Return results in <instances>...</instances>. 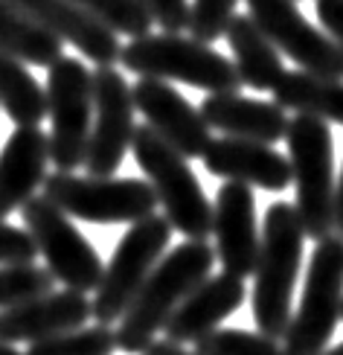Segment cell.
Wrapping results in <instances>:
<instances>
[{
	"label": "cell",
	"mask_w": 343,
	"mask_h": 355,
	"mask_svg": "<svg viewBox=\"0 0 343 355\" xmlns=\"http://www.w3.org/2000/svg\"><path fill=\"white\" fill-rule=\"evenodd\" d=\"M216 265V248L206 239H189L172 248L155 271L148 274L128 312L116 323V349L140 355L163 332L172 312L186 300L192 288H198L210 277Z\"/></svg>",
	"instance_id": "6da1fadb"
},
{
	"label": "cell",
	"mask_w": 343,
	"mask_h": 355,
	"mask_svg": "<svg viewBox=\"0 0 343 355\" xmlns=\"http://www.w3.org/2000/svg\"><path fill=\"white\" fill-rule=\"evenodd\" d=\"M306 230L294 204L274 201L265 213L259 259L253 271V320L267 338H285L291 323L294 286L303 268Z\"/></svg>",
	"instance_id": "7a4b0ae2"
},
{
	"label": "cell",
	"mask_w": 343,
	"mask_h": 355,
	"mask_svg": "<svg viewBox=\"0 0 343 355\" xmlns=\"http://www.w3.org/2000/svg\"><path fill=\"white\" fill-rule=\"evenodd\" d=\"M119 64L137 73L140 79L184 82L206 94H238L242 87L230 58L213 50V44H204L192 35L186 38L181 33H148L131 38L119 50Z\"/></svg>",
	"instance_id": "3957f363"
},
{
	"label": "cell",
	"mask_w": 343,
	"mask_h": 355,
	"mask_svg": "<svg viewBox=\"0 0 343 355\" xmlns=\"http://www.w3.org/2000/svg\"><path fill=\"white\" fill-rule=\"evenodd\" d=\"M291 181L297 189L294 210L303 221L306 239H326L335 233V140L329 123L297 114L285 131Z\"/></svg>",
	"instance_id": "277c9868"
},
{
	"label": "cell",
	"mask_w": 343,
	"mask_h": 355,
	"mask_svg": "<svg viewBox=\"0 0 343 355\" xmlns=\"http://www.w3.org/2000/svg\"><path fill=\"white\" fill-rule=\"evenodd\" d=\"M131 152L152 184L172 230H181L186 239H210L213 204L204 196L189 160L148 125L134 128Z\"/></svg>",
	"instance_id": "5b68a950"
},
{
	"label": "cell",
	"mask_w": 343,
	"mask_h": 355,
	"mask_svg": "<svg viewBox=\"0 0 343 355\" xmlns=\"http://www.w3.org/2000/svg\"><path fill=\"white\" fill-rule=\"evenodd\" d=\"M343 315V236L332 233L315 245L306 286L288 332L282 338L285 355H323Z\"/></svg>",
	"instance_id": "8992f818"
},
{
	"label": "cell",
	"mask_w": 343,
	"mask_h": 355,
	"mask_svg": "<svg viewBox=\"0 0 343 355\" xmlns=\"http://www.w3.org/2000/svg\"><path fill=\"white\" fill-rule=\"evenodd\" d=\"M169 242H172V225L166 221V216L140 218L125 230L94 291L91 318L96 323L114 327V323L123 320L148 274L163 259V250L169 248Z\"/></svg>",
	"instance_id": "52a82bcc"
},
{
	"label": "cell",
	"mask_w": 343,
	"mask_h": 355,
	"mask_svg": "<svg viewBox=\"0 0 343 355\" xmlns=\"http://www.w3.org/2000/svg\"><path fill=\"white\" fill-rule=\"evenodd\" d=\"M44 196L70 218L91 225H134L155 216L157 196L140 178H79L73 172H50L44 178Z\"/></svg>",
	"instance_id": "ba28073f"
},
{
	"label": "cell",
	"mask_w": 343,
	"mask_h": 355,
	"mask_svg": "<svg viewBox=\"0 0 343 355\" xmlns=\"http://www.w3.org/2000/svg\"><path fill=\"white\" fill-rule=\"evenodd\" d=\"M50 160L58 172L85 166L94 128V76L91 67L73 55H62L47 67Z\"/></svg>",
	"instance_id": "9c48e42d"
},
{
	"label": "cell",
	"mask_w": 343,
	"mask_h": 355,
	"mask_svg": "<svg viewBox=\"0 0 343 355\" xmlns=\"http://www.w3.org/2000/svg\"><path fill=\"white\" fill-rule=\"evenodd\" d=\"M21 218L53 279L82 294L96 291L105 265L64 210H58L47 196H33L21 207Z\"/></svg>",
	"instance_id": "30bf717a"
},
{
	"label": "cell",
	"mask_w": 343,
	"mask_h": 355,
	"mask_svg": "<svg viewBox=\"0 0 343 355\" xmlns=\"http://www.w3.org/2000/svg\"><path fill=\"white\" fill-rule=\"evenodd\" d=\"M247 15L282 55L300 64V70L326 79H343V50L306 21L297 0H247Z\"/></svg>",
	"instance_id": "8fae6325"
},
{
	"label": "cell",
	"mask_w": 343,
	"mask_h": 355,
	"mask_svg": "<svg viewBox=\"0 0 343 355\" xmlns=\"http://www.w3.org/2000/svg\"><path fill=\"white\" fill-rule=\"evenodd\" d=\"M94 128L87 143L85 169L87 175L111 178L125 160L134 140V99L131 85L114 64L94 67Z\"/></svg>",
	"instance_id": "7c38bea8"
},
{
	"label": "cell",
	"mask_w": 343,
	"mask_h": 355,
	"mask_svg": "<svg viewBox=\"0 0 343 355\" xmlns=\"http://www.w3.org/2000/svg\"><path fill=\"white\" fill-rule=\"evenodd\" d=\"M216 259L230 277H253L259 259L262 233L256 225V196L247 184L225 181L213 204Z\"/></svg>",
	"instance_id": "4fadbf2b"
},
{
	"label": "cell",
	"mask_w": 343,
	"mask_h": 355,
	"mask_svg": "<svg viewBox=\"0 0 343 355\" xmlns=\"http://www.w3.org/2000/svg\"><path fill=\"white\" fill-rule=\"evenodd\" d=\"M131 99L134 108L146 116V125L157 131L186 160L201 157L204 149L210 146L213 135L210 125L204 123L201 111L181 91H175L169 82L140 79L137 85H131Z\"/></svg>",
	"instance_id": "5bb4252c"
},
{
	"label": "cell",
	"mask_w": 343,
	"mask_h": 355,
	"mask_svg": "<svg viewBox=\"0 0 343 355\" xmlns=\"http://www.w3.org/2000/svg\"><path fill=\"white\" fill-rule=\"evenodd\" d=\"M91 318V300L82 291H47L9 309H0V341L35 344L44 338L82 329Z\"/></svg>",
	"instance_id": "9a60e30c"
},
{
	"label": "cell",
	"mask_w": 343,
	"mask_h": 355,
	"mask_svg": "<svg viewBox=\"0 0 343 355\" xmlns=\"http://www.w3.org/2000/svg\"><path fill=\"white\" fill-rule=\"evenodd\" d=\"M204 169L238 181L247 187H259L267 192H282L291 187V164L285 155H279L274 146L256 140H238V137H216L201 155Z\"/></svg>",
	"instance_id": "2e32d148"
},
{
	"label": "cell",
	"mask_w": 343,
	"mask_h": 355,
	"mask_svg": "<svg viewBox=\"0 0 343 355\" xmlns=\"http://www.w3.org/2000/svg\"><path fill=\"white\" fill-rule=\"evenodd\" d=\"M9 3L24 9L58 41H70L96 67L119 62V50H123V44L116 41L119 35L73 0H9Z\"/></svg>",
	"instance_id": "e0dca14e"
},
{
	"label": "cell",
	"mask_w": 343,
	"mask_h": 355,
	"mask_svg": "<svg viewBox=\"0 0 343 355\" xmlns=\"http://www.w3.org/2000/svg\"><path fill=\"white\" fill-rule=\"evenodd\" d=\"M245 303V279L230 274L206 277L198 288L186 294V300L172 312L163 327V338L172 344H195L198 338L218 329L221 320H227L238 306Z\"/></svg>",
	"instance_id": "ac0fdd59"
},
{
	"label": "cell",
	"mask_w": 343,
	"mask_h": 355,
	"mask_svg": "<svg viewBox=\"0 0 343 355\" xmlns=\"http://www.w3.org/2000/svg\"><path fill=\"white\" fill-rule=\"evenodd\" d=\"M50 135L38 125H18L0 152V221L35 196L47 178Z\"/></svg>",
	"instance_id": "d6986e66"
},
{
	"label": "cell",
	"mask_w": 343,
	"mask_h": 355,
	"mask_svg": "<svg viewBox=\"0 0 343 355\" xmlns=\"http://www.w3.org/2000/svg\"><path fill=\"white\" fill-rule=\"evenodd\" d=\"M198 111L210 131H221L225 137L274 146L288 131L285 108H279L276 102L250 99L242 94H206Z\"/></svg>",
	"instance_id": "ffe728a7"
},
{
	"label": "cell",
	"mask_w": 343,
	"mask_h": 355,
	"mask_svg": "<svg viewBox=\"0 0 343 355\" xmlns=\"http://www.w3.org/2000/svg\"><path fill=\"white\" fill-rule=\"evenodd\" d=\"M225 38L233 50L236 73L242 85L253 91H274V85L285 73V64H282V53L267 41L256 21L250 15H233Z\"/></svg>",
	"instance_id": "44dd1931"
},
{
	"label": "cell",
	"mask_w": 343,
	"mask_h": 355,
	"mask_svg": "<svg viewBox=\"0 0 343 355\" xmlns=\"http://www.w3.org/2000/svg\"><path fill=\"white\" fill-rule=\"evenodd\" d=\"M271 94L276 105L285 111L343 125V79H326L306 70H285Z\"/></svg>",
	"instance_id": "7402d4cb"
},
{
	"label": "cell",
	"mask_w": 343,
	"mask_h": 355,
	"mask_svg": "<svg viewBox=\"0 0 343 355\" xmlns=\"http://www.w3.org/2000/svg\"><path fill=\"white\" fill-rule=\"evenodd\" d=\"M0 50L24 64L53 67L64 55V41H58L50 29L29 18L24 9L9 0H0Z\"/></svg>",
	"instance_id": "603a6c76"
},
{
	"label": "cell",
	"mask_w": 343,
	"mask_h": 355,
	"mask_svg": "<svg viewBox=\"0 0 343 355\" xmlns=\"http://www.w3.org/2000/svg\"><path fill=\"white\" fill-rule=\"evenodd\" d=\"M0 108L15 125H41L47 116V91L15 55L0 50Z\"/></svg>",
	"instance_id": "cb8c5ba5"
},
{
	"label": "cell",
	"mask_w": 343,
	"mask_h": 355,
	"mask_svg": "<svg viewBox=\"0 0 343 355\" xmlns=\"http://www.w3.org/2000/svg\"><path fill=\"white\" fill-rule=\"evenodd\" d=\"M114 352H116V329L96 323V327H82L35 341L26 347L24 355H114Z\"/></svg>",
	"instance_id": "d4e9b609"
},
{
	"label": "cell",
	"mask_w": 343,
	"mask_h": 355,
	"mask_svg": "<svg viewBox=\"0 0 343 355\" xmlns=\"http://www.w3.org/2000/svg\"><path fill=\"white\" fill-rule=\"evenodd\" d=\"M85 12H91L96 21H102L116 35L140 38L152 33V15L140 0H73Z\"/></svg>",
	"instance_id": "484cf974"
},
{
	"label": "cell",
	"mask_w": 343,
	"mask_h": 355,
	"mask_svg": "<svg viewBox=\"0 0 343 355\" xmlns=\"http://www.w3.org/2000/svg\"><path fill=\"white\" fill-rule=\"evenodd\" d=\"M195 355H285L279 341L247 329H213L195 341Z\"/></svg>",
	"instance_id": "4316f807"
},
{
	"label": "cell",
	"mask_w": 343,
	"mask_h": 355,
	"mask_svg": "<svg viewBox=\"0 0 343 355\" xmlns=\"http://www.w3.org/2000/svg\"><path fill=\"white\" fill-rule=\"evenodd\" d=\"M55 279L47 268L35 262L21 265H0V309H9L15 303H24L29 297L53 291Z\"/></svg>",
	"instance_id": "83f0119b"
},
{
	"label": "cell",
	"mask_w": 343,
	"mask_h": 355,
	"mask_svg": "<svg viewBox=\"0 0 343 355\" xmlns=\"http://www.w3.org/2000/svg\"><path fill=\"white\" fill-rule=\"evenodd\" d=\"M238 0H192L189 3V35L213 44L225 35Z\"/></svg>",
	"instance_id": "f1b7e54d"
},
{
	"label": "cell",
	"mask_w": 343,
	"mask_h": 355,
	"mask_svg": "<svg viewBox=\"0 0 343 355\" xmlns=\"http://www.w3.org/2000/svg\"><path fill=\"white\" fill-rule=\"evenodd\" d=\"M38 248L33 236L21 227H12L0 221V265H21V262H35Z\"/></svg>",
	"instance_id": "f546056e"
},
{
	"label": "cell",
	"mask_w": 343,
	"mask_h": 355,
	"mask_svg": "<svg viewBox=\"0 0 343 355\" xmlns=\"http://www.w3.org/2000/svg\"><path fill=\"white\" fill-rule=\"evenodd\" d=\"M152 21L163 26V33H184L189 29V0H140Z\"/></svg>",
	"instance_id": "4dcf8cb0"
},
{
	"label": "cell",
	"mask_w": 343,
	"mask_h": 355,
	"mask_svg": "<svg viewBox=\"0 0 343 355\" xmlns=\"http://www.w3.org/2000/svg\"><path fill=\"white\" fill-rule=\"evenodd\" d=\"M315 12L329 38L343 50V0H315Z\"/></svg>",
	"instance_id": "1f68e13d"
},
{
	"label": "cell",
	"mask_w": 343,
	"mask_h": 355,
	"mask_svg": "<svg viewBox=\"0 0 343 355\" xmlns=\"http://www.w3.org/2000/svg\"><path fill=\"white\" fill-rule=\"evenodd\" d=\"M140 355H195V352H186L181 344H172V341H166V338H155Z\"/></svg>",
	"instance_id": "d6a6232c"
},
{
	"label": "cell",
	"mask_w": 343,
	"mask_h": 355,
	"mask_svg": "<svg viewBox=\"0 0 343 355\" xmlns=\"http://www.w3.org/2000/svg\"><path fill=\"white\" fill-rule=\"evenodd\" d=\"M335 233L343 236V169H340L337 189H335Z\"/></svg>",
	"instance_id": "836d02e7"
},
{
	"label": "cell",
	"mask_w": 343,
	"mask_h": 355,
	"mask_svg": "<svg viewBox=\"0 0 343 355\" xmlns=\"http://www.w3.org/2000/svg\"><path fill=\"white\" fill-rule=\"evenodd\" d=\"M0 355H24V352H18L12 344H6V341H0Z\"/></svg>",
	"instance_id": "e575fe53"
},
{
	"label": "cell",
	"mask_w": 343,
	"mask_h": 355,
	"mask_svg": "<svg viewBox=\"0 0 343 355\" xmlns=\"http://www.w3.org/2000/svg\"><path fill=\"white\" fill-rule=\"evenodd\" d=\"M323 355H343V344H337V347H332V349H326Z\"/></svg>",
	"instance_id": "d590c367"
},
{
	"label": "cell",
	"mask_w": 343,
	"mask_h": 355,
	"mask_svg": "<svg viewBox=\"0 0 343 355\" xmlns=\"http://www.w3.org/2000/svg\"><path fill=\"white\" fill-rule=\"evenodd\" d=\"M340 320H343V315H340Z\"/></svg>",
	"instance_id": "8d00e7d4"
}]
</instances>
